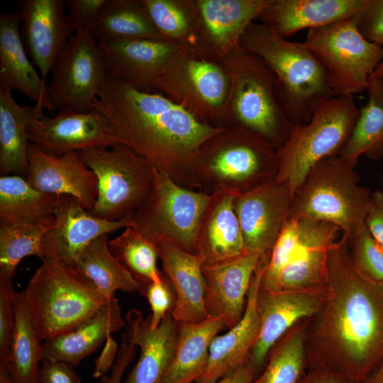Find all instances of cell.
<instances>
[{"mask_svg": "<svg viewBox=\"0 0 383 383\" xmlns=\"http://www.w3.org/2000/svg\"><path fill=\"white\" fill-rule=\"evenodd\" d=\"M323 299L324 286L279 291L266 290L260 286L257 298L260 328L248 358L255 377L263 370L274 345L296 324L318 313Z\"/></svg>", "mask_w": 383, "mask_h": 383, "instance_id": "2e32d148", "label": "cell"}, {"mask_svg": "<svg viewBox=\"0 0 383 383\" xmlns=\"http://www.w3.org/2000/svg\"><path fill=\"white\" fill-rule=\"evenodd\" d=\"M119 347L111 335L105 340V345L99 356L94 361L93 377L101 378L112 368L116 359Z\"/></svg>", "mask_w": 383, "mask_h": 383, "instance_id": "f907efd6", "label": "cell"}, {"mask_svg": "<svg viewBox=\"0 0 383 383\" xmlns=\"http://www.w3.org/2000/svg\"><path fill=\"white\" fill-rule=\"evenodd\" d=\"M20 33L26 50L44 81L74 33L65 13L66 0H24Z\"/></svg>", "mask_w": 383, "mask_h": 383, "instance_id": "ffe728a7", "label": "cell"}, {"mask_svg": "<svg viewBox=\"0 0 383 383\" xmlns=\"http://www.w3.org/2000/svg\"><path fill=\"white\" fill-rule=\"evenodd\" d=\"M359 116L353 96H333L321 104L305 124L293 125L277 149L275 179L294 196L309 170L323 159L340 155Z\"/></svg>", "mask_w": 383, "mask_h": 383, "instance_id": "8992f818", "label": "cell"}, {"mask_svg": "<svg viewBox=\"0 0 383 383\" xmlns=\"http://www.w3.org/2000/svg\"><path fill=\"white\" fill-rule=\"evenodd\" d=\"M54 221L53 216L36 223L0 226V273L14 276L24 257L34 255L41 259L43 238Z\"/></svg>", "mask_w": 383, "mask_h": 383, "instance_id": "60d3db41", "label": "cell"}, {"mask_svg": "<svg viewBox=\"0 0 383 383\" xmlns=\"http://www.w3.org/2000/svg\"><path fill=\"white\" fill-rule=\"evenodd\" d=\"M235 197L225 192L209 195L196 238V254L203 267L228 263L248 253L234 210Z\"/></svg>", "mask_w": 383, "mask_h": 383, "instance_id": "603a6c76", "label": "cell"}, {"mask_svg": "<svg viewBox=\"0 0 383 383\" xmlns=\"http://www.w3.org/2000/svg\"><path fill=\"white\" fill-rule=\"evenodd\" d=\"M318 312L309 368L325 367L361 383L383 362V284L357 270L345 234L330 248Z\"/></svg>", "mask_w": 383, "mask_h": 383, "instance_id": "6da1fadb", "label": "cell"}, {"mask_svg": "<svg viewBox=\"0 0 383 383\" xmlns=\"http://www.w3.org/2000/svg\"><path fill=\"white\" fill-rule=\"evenodd\" d=\"M370 77L383 78V59L377 65V68L375 69Z\"/></svg>", "mask_w": 383, "mask_h": 383, "instance_id": "9f6ffc18", "label": "cell"}, {"mask_svg": "<svg viewBox=\"0 0 383 383\" xmlns=\"http://www.w3.org/2000/svg\"><path fill=\"white\" fill-rule=\"evenodd\" d=\"M365 223L371 235L383 246V192H372Z\"/></svg>", "mask_w": 383, "mask_h": 383, "instance_id": "681fc988", "label": "cell"}, {"mask_svg": "<svg viewBox=\"0 0 383 383\" xmlns=\"http://www.w3.org/2000/svg\"><path fill=\"white\" fill-rule=\"evenodd\" d=\"M111 254L140 284L160 282L164 273L157 267L160 259L155 244L133 226H128L109 240Z\"/></svg>", "mask_w": 383, "mask_h": 383, "instance_id": "ab89813d", "label": "cell"}, {"mask_svg": "<svg viewBox=\"0 0 383 383\" xmlns=\"http://www.w3.org/2000/svg\"><path fill=\"white\" fill-rule=\"evenodd\" d=\"M209 195L182 187L155 170L152 192L132 215L131 226L155 245L166 242L196 254L197 229Z\"/></svg>", "mask_w": 383, "mask_h": 383, "instance_id": "4fadbf2b", "label": "cell"}, {"mask_svg": "<svg viewBox=\"0 0 383 383\" xmlns=\"http://www.w3.org/2000/svg\"><path fill=\"white\" fill-rule=\"evenodd\" d=\"M353 18L358 32L367 41L383 47V0H365Z\"/></svg>", "mask_w": 383, "mask_h": 383, "instance_id": "f6af8a7d", "label": "cell"}, {"mask_svg": "<svg viewBox=\"0 0 383 383\" xmlns=\"http://www.w3.org/2000/svg\"><path fill=\"white\" fill-rule=\"evenodd\" d=\"M125 326L118 300L113 297L79 326L43 341L42 362H60L74 368Z\"/></svg>", "mask_w": 383, "mask_h": 383, "instance_id": "f546056e", "label": "cell"}, {"mask_svg": "<svg viewBox=\"0 0 383 383\" xmlns=\"http://www.w3.org/2000/svg\"><path fill=\"white\" fill-rule=\"evenodd\" d=\"M136 351V345L133 341L131 331L126 326L123 332L119 350L114 364L112 367L111 375L105 374L101 379L100 383H121L122 376L126 367L133 361Z\"/></svg>", "mask_w": 383, "mask_h": 383, "instance_id": "7dc6e473", "label": "cell"}, {"mask_svg": "<svg viewBox=\"0 0 383 383\" xmlns=\"http://www.w3.org/2000/svg\"><path fill=\"white\" fill-rule=\"evenodd\" d=\"M353 265L369 279L383 284V246L371 235L364 223L348 238Z\"/></svg>", "mask_w": 383, "mask_h": 383, "instance_id": "b9f144b4", "label": "cell"}, {"mask_svg": "<svg viewBox=\"0 0 383 383\" xmlns=\"http://www.w3.org/2000/svg\"><path fill=\"white\" fill-rule=\"evenodd\" d=\"M299 383H353L338 373L325 367L309 369Z\"/></svg>", "mask_w": 383, "mask_h": 383, "instance_id": "816d5d0a", "label": "cell"}, {"mask_svg": "<svg viewBox=\"0 0 383 383\" xmlns=\"http://www.w3.org/2000/svg\"><path fill=\"white\" fill-rule=\"evenodd\" d=\"M50 72L47 90L54 111H91L108 77L104 56L90 31L72 34Z\"/></svg>", "mask_w": 383, "mask_h": 383, "instance_id": "5bb4252c", "label": "cell"}, {"mask_svg": "<svg viewBox=\"0 0 383 383\" xmlns=\"http://www.w3.org/2000/svg\"><path fill=\"white\" fill-rule=\"evenodd\" d=\"M11 90L0 84V174H26L28 166L27 128L42 118L44 108L19 105Z\"/></svg>", "mask_w": 383, "mask_h": 383, "instance_id": "4dcf8cb0", "label": "cell"}, {"mask_svg": "<svg viewBox=\"0 0 383 383\" xmlns=\"http://www.w3.org/2000/svg\"><path fill=\"white\" fill-rule=\"evenodd\" d=\"M23 292L42 342L74 329L109 301L76 267L51 260H42Z\"/></svg>", "mask_w": 383, "mask_h": 383, "instance_id": "5b68a950", "label": "cell"}, {"mask_svg": "<svg viewBox=\"0 0 383 383\" xmlns=\"http://www.w3.org/2000/svg\"><path fill=\"white\" fill-rule=\"evenodd\" d=\"M26 133L29 143L57 156L69 152L109 148L117 143L107 119L94 109L87 112L61 109L52 117L43 116L33 120Z\"/></svg>", "mask_w": 383, "mask_h": 383, "instance_id": "ac0fdd59", "label": "cell"}, {"mask_svg": "<svg viewBox=\"0 0 383 383\" xmlns=\"http://www.w3.org/2000/svg\"><path fill=\"white\" fill-rule=\"evenodd\" d=\"M94 109L106 117L117 143L178 185L201 191L195 167L199 149L224 127L202 123L162 94L141 91L109 76Z\"/></svg>", "mask_w": 383, "mask_h": 383, "instance_id": "7a4b0ae2", "label": "cell"}, {"mask_svg": "<svg viewBox=\"0 0 383 383\" xmlns=\"http://www.w3.org/2000/svg\"><path fill=\"white\" fill-rule=\"evenodd\" d=\"M90 33L98 42L164 40L151 21L143 0H109Z\"/></svg>", "mask_w": 383, "mask_h": 383, "instance_id": "e575fe53", "label": "cell"}, {"mask_svg": "<svg viewBox=\"0 0 383 383\" xmlns=\"http://www.w3.org/2000/svg\"><path fill=\"white\" fill-rule=\"evenodd\" d=\"M255 374L248 362L213 383H252Z\"/></svg>", "mask_w": 383, "mask_h": 383, "instance_id": "f5cc1de1", "label": "cell"}, {"mask_svg": "<svg viewBox=\"0 0 383 383\" xmlns=\"http://www.w3.org/2000/svg\"><path fill=\"white\" fill-rule=\"evenodd\" d=\"M109 0H66L67 16L74 33L90 31Z\"/></svg>", "mask_w": 383, "mask_h": 383, "instance_id": "bcb514c9", "label": "cell"}, {"mask_svg": "<svg viewBox=\"0 0 383 383\" xmlns=\"http://www.w3.org/2000/svg\"><path fill=\"white\" fill-rule=\"evenodd\" d=\"M239 46L259 56L270 67L277 100L292 125L308 123L321 104L337 96L325 68L303 43L290 41L255 21Z\"/></svg>", "mask_w": 383, "mask_h": 383, "instance_id": "3957f363", "label": "cell"}, {"mask_svg": "<svg viewBox=\"0 0 383 383\" xmlns=\"http://www.w3.org/2000/svg\"><path fill=\"white\" fill-rule=\"evenodd\" d=\"M126 319L140 354L124 383H162L174 354L179 323L170 312L152 329L149 317L136 309H130Z\"/></svg>", "mask_w": 383, "mask_h": 383, "instance_id": "4316f807", "label": "cell"}, {"mask_svg": "<svg viewBox=\"0 0 383 383\" xmlns=\"http://www.w3.org/2000/svg\"><path fill=\"white\" fill-rule=\"evenodd\" d=\"M277 148L238 126L223 128L200 146L196 174L201 191L238 196L275 178Z\"/></svg>", "mask_w": 383, "mask_h": 383, "instance_id": "277c9868", "label": "cell"}, {"mask_svg": "<svg viewBox=\"0 0 383 383\" xmlns=\"http://www.w3.org/2000/svg\"><path fill=\"white\" fill-rule=\"evenodd\" d=\"M14 311L9 352L1 363L12 383H36L43 360V343L33 325L23 291L15 293Z\"/></svg>", "mask_w": 383, "mask_h": 383, "instance_id": "d6a6232c", "label": "cell"}, {"mask_svg": "<svg viewBox=\"0 0 383 383\" xmlns=\"http://www.w3.org/2000/svg\"><path fill=\"white\" fill-rule=\"evenodd\" d=\"M156 246L162 272L170 282L175 295L171 312L174 321L178 323H194L206 319V284L199 256L166 242Z\"/></svg>", "mask_w": 383, "mask_h": 383, "instance_id": "484cf974", "label": "cell"}, {"mask_svg": "<svg viewBox=\"0 0 383 383\" xmlns=\"http://www.w3.org/2000/svg\"><path fill=\"white\" fill-rule=\"evenodd\" d=\"M306 365V335L295 326L274 345L252 383H299Z\"/></svg>", "mask_w": 383, "mask_h": 383, "instance_id": "f35d334b", "label": "cell"}, {"mask_svg": "<svg viewBox=\"0 0 383 383\" xmlns=\"http://www.w3.org/2000/svg\"><path fill=\"white\" fill-rule=\"evenodd\" d=\"M365 0H271L258 20L282 37L352 18Z\"/></svg>", "mask_w": 383, "mask_h": 383, "instance_id": "83f0119b", "label": "cell"}, {"mask_svg": "<svg viewBox=\"0 0 383 383\" xmlns=\"http://www.w3.org/2000/svg\"><path fill=\"white\" fill-rule=\"evenodd\" d=\"M98 43L109 77L150 93H156V80L166 64L182 48L165 40L145 39Z\"/></svg>", "mask_w": 383, "mask_h": 383, "instance_id": "7402d4cb", "label": "cell"}, {"mask_svg": "<svg viewBox=\"0 0 383 383\" xmlns=\"http://www.w3.org/2000/svg\"><path fill=\"white\" fill-rule=\"evenodd\" d=\"M355 167L340 155L316 163L294 194L289 218L331 223L350 238L365 223L372 194Z\"/></svg>", "mask_w": 383, "mask_h": 383, "instance_id": "52a82bcc", "label": "cell"}, {"mask_svg": "<svg viewBox=\"0 0 383 383\" xmlns=\"http://www.w3.org/2000/svg\"><path fill=\"white\" fill-rule=\"evenodd\" d=\"M221 62L231 79L229 126L243 128L279 148L293 125L277 100L270 67L239 45Z\"/></svg>", "mask_w": 383, "mask_h": 383, "instance_id": "ba28073f", "label": "cell"}, {"mask_svg": "<svg viewBox=\"0 0 383 383\" xmlns=\"http://www.w3.org/2000/svg\"><path fill=\"white\" fill-rule=\"evenodd\" d=\"M139 293L148 301L152 314L149 316L150 327L157 328L166 316L172 312L175 295L172 286L164 274L160 282H148L140 284Z\"/></svg>", "mask_w": 383, "mask_h": 383, "instance_id": "ee69618b", "label": "cell"}, {"mask_svg": "<svg viewBox=\"0 0 383 383\" xmlns=\"http://www.w3.org/2000/svg\"><path fill=\"white\" fill-rule=\"evenodd\" d=\"M265 265L262 260L252 279L241 319L226 333L217 335L212 340L206 369L196 383H213L248 362L260 332L257 298Z\"/></svg>", "mask_w": 383, "mask_h": 383, "instance_id": "cb8c5ba5", "label": "cell"}, {"mask_svg": "<svg viewBox=\"0 0 383 383\" xmlns=\"http://www.w3.org/2000/svg\"><path fill=\"white\" fill-rule=\"evenodd\" d=\"M199 30L191 50L221 62L271 0H196Z\"/></svg>", "mask_w": 383, "mask_h": 383, "instance_id": "d6986e66", "label": "cell"}, {"mask_svg": "<svg viewBox=\"0 0 383 383\" xmlns=\"http://www.w3.org/2000/svg\"><path fill=\"white\" fill-rule=\"evenodd\" d=\"M224 329L221 317L179 323L174 354L162 383H196L206 369L212 340Z\"/></svg>", "mask_w": 383, "mask_h": 383, "instance_id": "1f68e13d", "label": "cell"}, {"mask_svg": "<svg viewBox=\"0 0 383 383\" xmlns=\"http://www.w3.org/2000/svg\"><path fill=\"white\" fill-rule=\"evenodd\" d=\"M20 27L19 11L0 14V84L18 91L52 113L48 85L28 57Z\"/></svg>", "mask_w": 383, "mask_h": 383, "instance_id": "f1b7e54d", "label": "cell"}, {"mask_svg": "<svg viewBox=\"0 0 383 383\" xmlns=\"http://www.w3.org/2000/svg\"><path fill=\"white\" fill-rule=\"evenodd\" d=\"M340 229L309 218H289L265 265L261 288L306 290L324 286L328 252Z\"/></svg>", "mask_w": 383, "mask_h": 383, "instance_id": "9c48e42d", "label": "cell"}, {"mask_svg": "<svg viewBox=\"0 0 383 383\" xmlns=\"http://www.w3.org/2000/svg\"><path fill=\"white\" fill-rule=\"evenodd\" d=\"M361 383H383V362Z\"/></svg>", "mask_w": 383, "mask_h": 383, "instance_id": "db71d44e", "label": "cell"}, {"mask_svg": "<svg viewBox=\"0 0 383 383\" xmlns=\"http://www.w3.org/2000/svg\"><path fill=\"white\" fill-rule=\"evenodd\" d=\"M292 200L289 188L275 178L235 197L234 210L248 253L268 259L290 216Z\"/></svg>", "mask_w": 383, "mask_h": 383, "instance_id": "9a60e30c", "label": "cell"}, {"mask_svg": "<svg viewBox=\"0 0 383 383\" xmlns=\"http://www.w3.org/2000/svg\"><path fill=\"white\" fill-rule=\"evenodd\" d=\"M108 242V235L91 241L79 257L76 268L108 300L115 297L117 291L139 292V283L111 254Z\"/></svg>", "mask_w": 383, "mask_h": 383, "instance_id": "8d00e7d4", "label": "cell"}, {"mask_svg": "<svg viewBox=\"0 0 383 383\" xmlns=\"http://www.w3.org/2000/svg\"><path fill=\"white\" fill-rule=\"evenodd\" d=\"M263 260L267 259L247 253L228 263L203 267L209 316L222 318L228 329L239 322L245 311L252 279Z\"/></svg>", "mask_w": 383, "mask_h": 383, "instance_id": "d4e9b609", "label": "cell"}, {"mask_svg": "<svg viewBox=\"0 0 383 383\" xmlns=\"http://www.w3.org/2000/svg\"><path fill=\"white\" fill-rule=\"evenodd\" d=\"M164 40L182 48H193L199 30L196 0H143Z\"/></svg>", "mask_w": 383, "mask_h": 383, "instance_id": "74e56055", "label": "cell"}, {"mask_svg": "<svg viewBox=\"0 0 383 383\" xmlns=\"http://www.w3.org/2000/svg\"><path fill=\"white\" fill-rule=\"evenodd\" d=\"M366 90L368 100L359 116L349 140L340 155L355 167L362 155L383 157V78L370 77Z\"/></svg>", "mask_w": 383, "mask_h": 383, "instance_id": "d590c367", "label": "cell"}, {"mask_svg": "<svg viewBox=\"0 0 383 383\" xmlns=\"http://www.w3.org/2000/svg\"><path fill=\"white\" fill-rule=\"evenodd\" d=\"M155 91L205 124L229 126L231 79L221 62L181 48L163 68Z\"/></svg>", "mask_w": 383, "mask_h": 383, "instance_id": "30bf717a", "label": "cell"}, {"mask_svg": "<svg viewBox=\"0 0 383 383\" xmlns=\"http://www.w3.org/2000/svg\"><path fill=\"white\" fill-rule=\"evenodd\" d=\"M0 383H12L5 365L0 362Z\"/></svg>", "mask_w": 383, "mask_h": 383, "instance_id": "11a10c76", "label": "cell"}, {"mask_svg": "<svg viewBox=\"0 0 383 383\" xmlns=\"http://www.w3.org/2000/svg\"><path fill=\"white\" fill-rule=\"evenodd\" d=\"M13 276L0 273V362L7 358L15 324Z\"/></svg>", "mask_w": 383, "mask_h": 383, "instance_id": "7bdbcfd3", "label": "cell"}, {"mask_svg": "<svg viewBox=\"0 0 383 383\" xmlns=\"http://www.w3.org/2000/svg\"><path fill=\"white\" fill-rule=\"evenodd\" d=\"M97 178V198L89 211L111 221L132 216L150 198L155 169L129 147L116 143L106 149L77 152Z\"/></svg>", "mask_w": 383, "mask_h": 383, "instance_id": "8fae6325", "label": "cell"}, {"mask_svg": "<svg viewBox=\"0 0 383 383\" xmlns=\"http://www.w3.org/2000/svg\"><path fill=\"white\" fill-rule=\"evenodd\" d=\"M131 216L107 221L91 214L80 201L70 195L58 196L52 226L41 244V260H51L76 267L85 248L94 239L132 226Z\"/></svg>", "mask_w": 383, "mask_h": 383, "instance_id": "e0dca14e", "label": "cell"}, {"mask_svg": "<svg viewBox=\"0 0 383 383\" xmlns=\"http://www.w3.org/2000/svg\"><path fill=\"white\" fill-rule=\"evenodd\" d=\"M25 179L35 189L57 196L70 195L90 211L97 198V178L77 152L57 156L28 145Z\"/></svg>", "mask_w": 383, "mask_h": 383, "instance_id": "44dd1931", "label": "cell"}, {"mask_svg": "<svg viewBox=\"0 0 383 383\" xmlns=\"http://www.w3.org/2000/svg\"><path fill=\"white\" fill-rule=\"evenodd\" d=\"M36 383H82L78 374L68 365L44 361L40 367Z\"/></svg>", "mask_w": 383, "mask_h": 383, "instance_id": "c3c4849f", "label": "cell"}, {"mask_svg": "<svg viewBox=\"0 0 383 383\" xmlns=\"http://www.w3.org/2000/svg\"><path fill=\"white\" fill-rule=\"evenodd\" d=\"M302 43L325 68L337 96L365 91L383 59V47L367 41L353 17L308 30Z\"/></svg>", "mask_w": 383, "mask_h": 383, "instance_id": "7c38bea8", "label": "cell"}, {"mask_svg": "<svg viewBox=\"0 0 383 383\" xmlns=\"http://www.w3.org/2000/svg\"><path fill=\"white\" fill-rule=\"evenodd\" d=\"M58 196L39 191L17 174L0 177V226L36 223L54 216Z\"/></svg>", "mask_w": 383, "mask_h": 383, "instance_id": "836d02e7", "label": "cell"}]
</instances>
